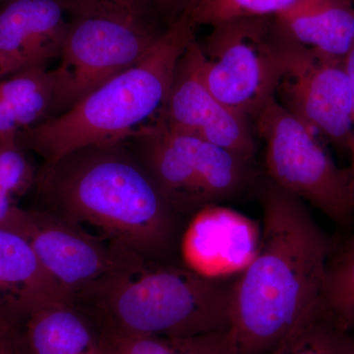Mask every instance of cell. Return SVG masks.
Returning <instances> with one entry per match:
<instances>
[{"label": "cell", "mask_w": 354, "mask_h": 354, "mask_svg": "<svg viewBox=\"0 0 354 354\" xmlns=\"http://www.w3.org/2000/svg\"><path fill=\"white\" fill-rule=\"evenodd\" d=\"M325 311L344 329L354 333V243L346 241L326 272L322 293Z\"/></svg>", "instance_id": "20"}, {"label": "cell", "mask_w": 354, "mask_h": 354, "mask_svg": "<svg viewBox=\"0 0 354 354\" xmlns=\"http://www.w3.org/2000/svg\"><path fill=\"white\" fill-rule=\"evenodd\" d=\"M268 354H354V333L341 327L321 304L306 322Z\"/></svg>", "instance_id": "19"}, {"label": "cell", "mask_w": 354, "mask_h": 354, "mask_svg": "<svg viewBox=\"0 0 354 354\" xmlns=\"http://www.w3.org/2000/svg\"><path fill=\"white\" fill-rule=\"evenodd\" d=\"M104 354H234L227 330L190 337L101 335Z\"/></svg>", "instance_id": "18"}, {"label": "cell", "mask_w": 354, "mask_h": 354, "mask_svg": "<svg viewBox=\"0 0 354 354\" xmlns=\"http://www.w3.org/2000/svg\"><path fill=\"white\" fill-rule=\"evenodd\" d=\"M302 0H199L190 12L195 27L245 18H276Z\"/></svg>", "instance_id": "21"}, {"label": "cell", "mask_w": 354, "mask_h": 354, "mask_svg": "<svg viewBox=\"0 0 354 354\" xmlns=\"http://www.w3.org/2000/svg\"><path fill=\"white\" fill-rule=\"evenodd\" d=\"M346 69H348L349 79L351 84V118H353V136H351V143H349L348 157L349 165L348 167L349 176L351 177L354 187V46L351 53L344 58Z\"/></svg>", "instance_id": "24"}, {"label": "cell", "mask_w": 354, "mask_h": 354, "mask_svg": "<svg viewBox=\"0 0 354 354\" xmlns=\"http://www.w3.org/2000/svg\"><path fill=\"white\" fill-rule=\"evenodd\" d=\"M59 0H8L0 6V65L9 75L59 57L68 31Z\"/></svg>", "instance_id": "12"}, {"label": "cell", "mask_w": 354, "mask_h": 354, "mask_svg": "<svg viewBox=\"0 0 354 354\" xmlns=\"http://www.w3.org/2000/svg\"><path fill=\"white\" fill-rule=\"evenodd\" d=\"M261 225L234 209L209 205L188 218L179 246L184 267L211 279L235 278L255 257Z\"/></svg>", "instance_id": "11"}, {"label": "cell", "mask_w": 354, "mask_h": 354, "mask_svg": "<svg viewBox=\"0 0 354 354\" xmlns=\"http://www.w3.org/2000/svg\"><path fill=\"white\" fill-rule=\"evenodd\" d=\"M71 17L113 18L160 29L153 0H59ZM162 23V22H160Z\"/></svg>", "instance_id": "22"}, {"label": "cell", "mask_w": 354, "mask_h": 354, "mask_svg": "<svg viewBox=\"0 0 354 354\" xmlns=\"http://www.w3.org/2000/svg\"><path fill=\"white\" fill-rule=\"evenodd\" d=\"M165 30L97 16L71 17L59 64L53 69L57 115L138 64Z\"/></svg>", "instance_id": "7"}, {"label": "cell", "mask_w": 354, "mask_h": 354, "mask_svg": "<svg viewBox=\"0 0 354 354\" xmlns=\"http://www.w3.org/2000/svg\"><path fill=\"white\" fill-rule=\"evenodd\" d=\"M200 46L203 79L212 94L255 118L276 95L285 65V36L276 18L220 23Z\"/></svg>", "instance_id": "6"}, {"label": "cell", "mask_w": 354, "mask_h": 354, "mask_svg": "<svg viewBox=\"0 0 354 354\" xmlns=\"http://www.w3.org/2000/svg\"><path fill=\"white\" fill-rule=\"evenodd\" d=\"M39 209L153 264L181 265L188 218L167 201L127 140L83 147L37 172Z\"/></svg>", "instance_id": "1"}, {"label": "cell", "mask_w": 354, "mask_h": 354, "mask_svg": "<svg viewBox=\"0 0 354 354\" xmlns=\"http://www.w3.org/2000/svg\"><path fill=\"white\" fill-rule=\"evenodd\" d=\"M203 62L201 46L193 39L179 59L157 118L169 129L199 137L253 162L256 143L249 118L212 94L203 79Z\"/></svg>", "instance_id": "10"}, {"label": "cell", "mask_w": 354, "mask_h": 354, "mask_svg": "<svg viewBox=\"0 0 354 354\" xmlns=\"http://www.w3.org/2000/svg\"><path fill=\"white\" fill-rule=\"evenodd\" d=\"M7 76H9V74L7 73L6 69H4L3 67L0 65V80H1V79L6 78Z\"/></svg>", "instance_id": "26"}, {"label": "cell", "mask_w": 354, "mask_h": 354, "mask_svg": "<svg viewBox=\"0 0 354 354\" xmlns=\"http://www.w3.org/2000/svg\"><path fill=\"white\" fill-rule=\"evenodd\" d=\"M91 354H104V349H102V344H101V346H100L99 348L97 349H95V351H94V353H92Z\"/></svg>", "instance_id": "27"}, {"label": "cell", "mask_w": 354, "mask_h": 354, "mask_svg": "<svg viewBox=\"0 0 354 354\" xmlns=\"http://www.w3.org/2000/svg\"><path fill=\"white\" fill-rule=\"evenodd\" d=\"M0 354H15L8 339L7 330L0 335Z\"/></svg>", "instance_id": "25"}, {"label": "cell", "mask_w": 354, "mask_h": 354, "mask_svg": "<svg viewBox=\"0 0 354 354\" xmlns=\"http://www.w3.org/2000/svg\"><path fill=\"white\" fill-rule=\"evenodd\" d=\"M234 279L148 264L81 291L73 304L101 335L195 337L228 330Z\"/></svg>", "instance_id": "3"}, {"label": "cell", "mask_w": 354, "mask_h": 354, "mask_svg": "<svg viewBox=\"0 0 354 354\" xmlns=\"http://www.w3.org/2000/svg\"><path fill=\"white\" fill-rule=\"evenodd\" d=\"M30 354H91L101 346L90 318L73 304H55L27 317Z\"/></svg>", "instance_id": "16"}, {"label": "cell", "mask_w": 354, "mask_h": 354, "mask_svg": "<svg viewBox=\"0 0 354 354\" xmlns=\"http://www.w3.org/2000/svg\"></svg>", "instance_id": "31"}, {"label": "cell", "mask_w": 354, "mask_h": 354, "mask_svg": "<svg viewBox=\"0 0 354 354\" xmlns=\"http://www.w3.org/2000/svg\"><path fill=\"white\" fill-rule=\"evenodd\" d=\"M276 20L293 41L323 55L346 58L353 48V0H302Z\"/></svg>", "instance_id": "14"}, {"label": "cell", "mask_w": 354, "mask_h": 354, "mask_svg": "<svg viewBox=\"0 0 354 354\" xmlns=\"http://www.w3.org/2000/svg\"><path fill=\"white\" fill-rule=\"evenodd\" d=\"M254 120L265 144L268 180L309 202L337 227L354 221V187L348 167L335 164L316 134L272 99Z\"/></svg>", "instance_id": "5"}, {"label": "cell", "mask_w": 354, "mask_h": 354, "mask_svg": "<svg viewBox=\"0 0 354 354\" xmlns=\"http://www.w3.org/2000/svg\"><path fill=\"white\" fill-rule=\"evenodd\" d=\"M57 114L53 70L32 67L0 80V138L18 137Z\"/></svg>", "instance_id": "15"}, {"label": "cell", "mask_w": 354, "mask_h": 354, "mask_svg": "<svg viewBox=\"0 0 354 354\" xmlns=\"http://www.w3.org/2000/svg\"><path fill=\"white\" fill-rule=\"evenodd\" d=\"M190 12L165 28L138 64L95 88L68 111L21 132L18 140L23 148L48 164L83 147L134 136L164 106L179 59L196 39Z\"/></svg>", "instance_id": "4"}, {"label": "cell", "mask_w": 354, "mask_h": 354, "mask_svg": "<svg viewBox=\"0 0 354 354\" xmlns=\"http://www.w3.org/2000/svg\"><path fill=\"white\" fill-rule=\"evenodd\" d=\"M37 172L18 137L0 138V227L22 235L28 209L17 205L35 184Z\"/></svg>", "instance_id": "17"}, {"label": "cell", "mask_w": 354, "mask_h": 354, "mask_svg": "<svg viewBox=\"0 0 354 354\" xmlns=\"http://www.w3.org/2000/svg\"><path fill=\"white\" fill-rule=\"evenodd\" d=\"M259 189V247L232 288L227 335L234 354L271 353L320 308L332 253L302 200L267 178Z\"/></svg>", "instance_id": "2"}, {"label": "cell", "mask_w": 354, "mask_h": 354, "mask_svg": "<svg viewBox=\"0 0 354 354\" xmlns=\"http://www.w3.org/2000/svg\"><path fill=\"white\" fill-rule=\"evenodd\" d=\"M283 32L285 65L274 97L335 150L348 155L353 127L351 84L344 58L305 48Z\"/></svg>", "instance_id": "8"}, {"label": "cell", "mask_w": 354, "mask_h": 354, "mask_svg": "<svg viewBox=\"0 0 354 354\" xmlns=\"http://www.w3.org/2000/svg\"><path fill=\"white\" fill-rule=\"evenodd\" d=\"M22 235L46 272L72 300L100 281L152 264L120 244L43 209H28Z\"/></svg>", "instance_id": "9"}, {"label": "cell", "mask_w": 354, "mask_h": 354, "mask_svg": "<svg viewBox=\"0 0 354 354\" xmlns=\"http://www.w3.org/2000/svg\"><path fill=\"white\" fill-rule=\"evenodd\" d=\"M0 297L16 315L28 317L55 304H73L22 235L0 227Z\"/></svg>", "instance_id": "13"}, {"label": "cell", "mask_w": 354, "mask_h": 354, "mask_svg": "<svg viewBox=\"0 0 354 354\" xmlns=\"http://www.w3.org/2000/svg\"><path fill=\"white\" fill-rule=\"evenodd\" d=\"M6 325H3V324L0 323V335L3 334L4 332L6 330Z\"/></svg>", "instance_id": "28"}, {"label": "cell", "mask_w": 354, "mask_h": 354, "mask_svg": "<svg viewBox=\"0 0 354 354\" xmlns=\"http://www.w3.org/2000/svg\"><path fill=\"white\" fill-rule=\"evenodd\" d=\"M6 1H8V0H0V3L3 4L6 3Z\"/></svg>", "instance_id": "30"}, {"label": "cell", "mask_w": 354, "mask_h": 354, "mask_svg": "<svg viewBox=\"0 0 354 354\" xmlns=\"http://www.w3.org/2000/svg\"><path fill=\"white\" fill-rule=\"evenodd\" d=\"M348 242H349V241H351V242H353V243H354V234L353 235V236L349 237V239H348Z\"/></svg>", "instance_id": "29"}, {"label": "cell", "mask_w": 354, "mask_h": 354, "mask_svg": "<svg viewBox=\"0 0 354 354\" xmlns=\"http://www.w3.org/2000/svg\"><path fill=\"white\" fill-rule=\"evenodd\" d=\"M199 0H153V7L165 28L171 27L190 11Z\"/></svg>", "instance_id": "23"}]
</instances>
